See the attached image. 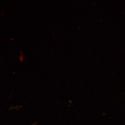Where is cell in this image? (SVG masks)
Listing matches in <instances>:
<instances>
[]
</instances>
